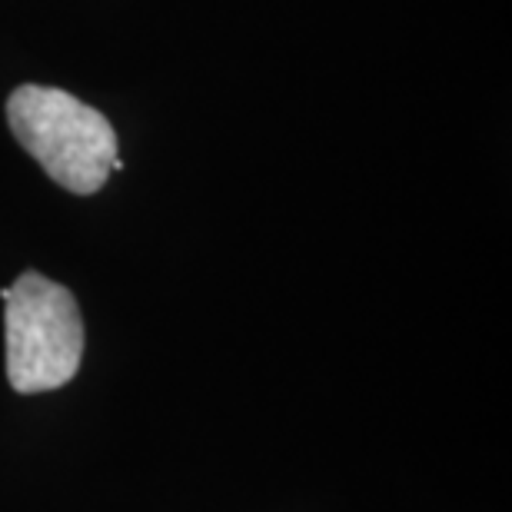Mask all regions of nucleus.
Segmentation results:
<instances>
[{"instance_id":"obj_1","label":"nucleus","mask_w":512,"mask_h":512,"mask_svg":"<svg viewBox=\"0 0 512 512\" xmlns=\"http://www.w3.org/2000/svg\"><path fill=\"white\" fill-rule=\"evenodd\" d=\"M17 143L70 193H97L114 173L117 130L100 110L60 87L24 84L7 100Z\"/></svg>"},{"instance_id":"obj_2","label":"nucleus","mask_w":512,"mask_h":512,"mask_svg":"<svg viewBox=\"0 0 512 512\" xmlns=\"http://www.w3.org/2000/svg\"><path fill=\"white\" fill-rule=\"evenodd\" d=\"M7 380L17 393L67 386L84 360V320L67 286L40 273H20L4 290Z\"/></svg>"}]
</instances>
